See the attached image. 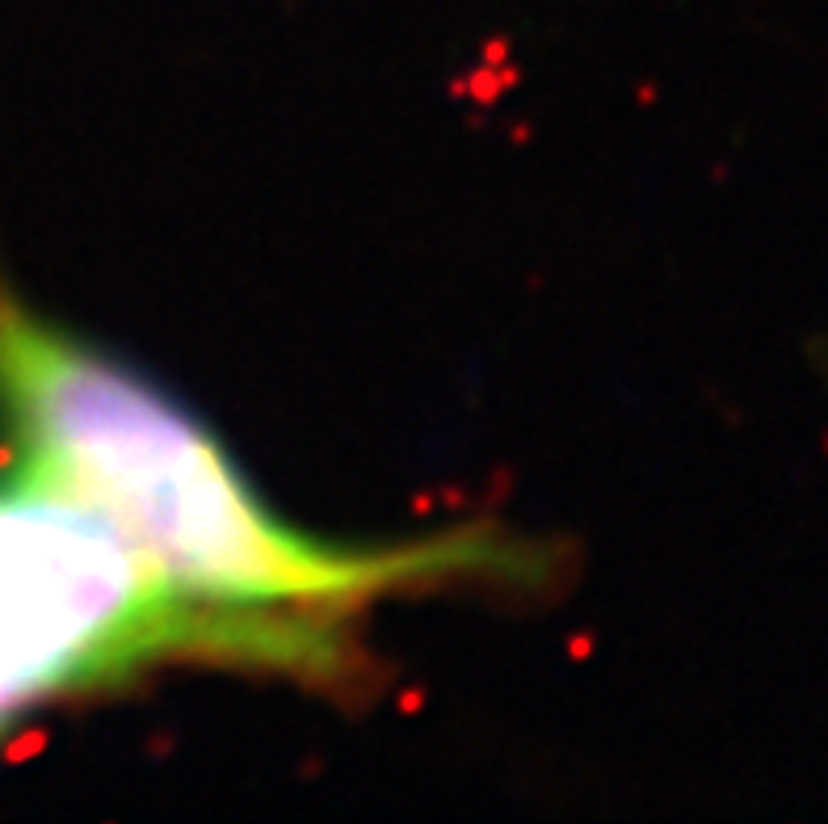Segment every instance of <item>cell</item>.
<instances>
[{
  "label": "cell",
  "mask_w": 828,
  "mask_h": 824,
  "mask_svg": "<svg viewBox=\"0 0 828 824\" xmlns=\"http://www.w3.org/2000/svg\"><path fill=\"white\" fill-rule=\"evenodd\" d=\"M0 429L25 484L109 526L190 597L349 618L382 593L480 572L475 539L354 551L282 522L160 387L0 291Z\"/></svg>",
  "instance_id": "cell-1"
},
{
  "label": "cell",
  "mask_w": 828,
  "mask_h": 824,
  "mask_svg": "<svg viewBox=\"0 0 828 824\" xmlns=\"http://www.w3.org/2000/svg\"><path fill=\"white\" fill-rule=\"evenodd\" d=\"M181 660L337 681L345 618L190 597L81 505L0 480V740L34 711Z\"/></svg>",
  "instance_id": "cell-2"
}]
</instances>
